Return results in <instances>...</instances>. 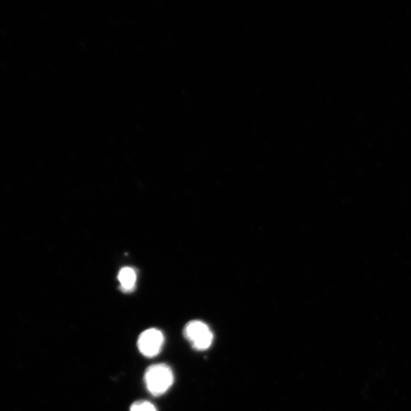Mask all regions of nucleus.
<instances>
[{"instance_id":"obj_2","label":"nucleus","mask_w":411,"mask_h":411,"mask_svg":"<svg viewBox=\"0 0 411 411\" xmlns=\"http://www.w3.org/2000/svg\"><path fill=\"white\" fill-rule=\"evenodd\" d=\"M184 335L186 339L197 349H208L212 345L213 334L207 324L201 321H192L185 327Z\"/></svg>"},{"instance_id":"obj_1","label":"nucleus","mask_w":411,"mask_h":411,"mask_svg":"<svg viewBox=\"0 0 411 411\" xmlns=\"http://www.w3.org/2000/svg\"><path fill=\"white\" fill-rule=\"evenodd\" d=\"M144 382L151 394L161 396L169 391L174 383L173 372L164 363L150 365L145 372Z\"/></svg>"},{"instance_id":"obj_4","label":"nucleus","mask_w":411,"mask_h":411,"mask_svg":"<svg viewBox=\"0 0 411 411\" xmlns=\"http://www.w3.org/2000/svg\"><path fill=\"white\" fill-rule=\"evenodd\" d=\"M118 280L124 291H132L136 286V273L133 268L126 266L120 271Z\"/></svg>"},{"instance_id":"obj_3","label":"nucleus","mask_w":411,"mask_h":411,"mask_svg":"<svg viewBox=\"0 0 411 411\" xmlns=\"http://www.w3.org/2000/svg\"><path fill=\"white\" fill-rule=\"evenodd\" d=\"M165 338L163 332L156 329L144 331L137 341L140 352L147 358H154L162 351Z\"/></svg>"},{"instance_id":"obj_5","label":"nucleus","mask_w":411,"mask_h":411,"mask_svg":"<svg viewBox=\"0 0 411 411\" xmlns=\"http://www.w3.org/2000/svg\"><path fill=\"white\" fill-rule=\"evenodd\" d=\"M129 411H157L156 408L149 401H138L133 403Z\"/></svg>"}]
</instances>
